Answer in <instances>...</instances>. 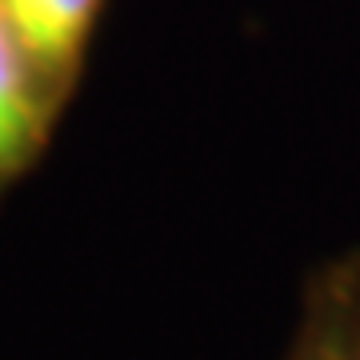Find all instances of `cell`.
<instances>
[{
	"label": "cell",
	"mask_w": 360,
	"mask_h": 360,
	"mask_svg": "<svg viewBox=\"0 0 360 360\" xmlns=\"http://www.w3.org/2000/svg\"><path fill=\"white\" fill-rule=\"evenodd\" d=\"M284 360H360V260L324 269Z\"/></svg>",
	"instance_id": "6da1fadb"
},
{
	"label": "cell",
	"mask_w": 360,
	"mask_h": 360,
	"mask_svg": "<svg viewBox=\"0 0 360 360\" xmlns=\"http://www.w3.org/2000/svg\"><path fill=\"white\" fill-rule=\"evenodd\" d=\"M96 4L101 0H0V13L32 72L56 77L80 56Z\"/></svg>",
	"instance_id": "7a4b0ae2"
},
{
	"label": "cell",
	"mask_w": 360,
	"mask_h": 360,
	"mask_svg": "<svg viewBox=\"0 0 360 360\" xmlns=\"http://www.w3.org/2000/svg\"><path fill=\"white\" fill-rule=\"evenodd\" d=\"M37 136L40 104L32 92V65L0 13V176L25 160Z\"/></svg>",
	"instance_id": "3957f363"
}]
</instances>
